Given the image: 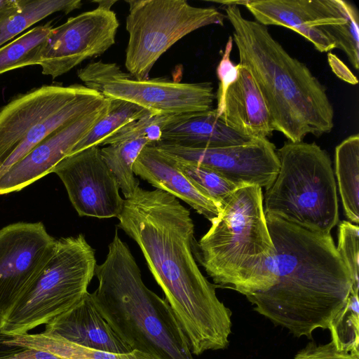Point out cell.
I'll use <instances>...</instances> for the list:
<instances>
[{
    "instance_id": "19",
    "label": "cell",
    "mask_w": 359,
    "mask_h": 359,
    "mask_svg": "<svg viewBox=\"0 0 359 359\" xmlns=\"http://www.w3.org/2000/svg\"><path fill=\"white\" fill-rule=\"evenodd\" d=\"M133 170L135 175L182 200L210 222L217 217L218 206L178 169L170 156L154 144L143 148Z\"/></svg>"
},
{
    "instance_id": "32",
    "label": "cell",
    "mask_w": 359,
    "mask_h": 359,
    "mask_svg": "<svg viewBox=\"0 0 359 359\" xmlns=\"http://www.w3.org/2000/svg\"><path fill=\"white\" fill-rule=\"evenodd\" d=\"M294 359H359V353L339 351L332 341L325 344L311 341L298 351Z\"/></svg>"
},
{
    "instance_id": "18",
    "label": "cell",
    "mask_w": 359,
    "mask_h": 359,
    "mask_svg": "<svg viewBox=\"0 0 359 359\" xmlns=\"http://www.w3.org/2000/svg\"><path fill=\"white\" fill-rule=\"evenodd\" d=\"M42 334L102 351L126 353L133 350L114 332L95 307L90 292L47 324Z\"/></svg>"
},
{
    "instance_id": "33",
    "label": "cell",
    "mask_w": 359,
    "mask_h": 359,
    "mask_svg": "<svg viewBox=\"0 0 359 359\" xmlns=\"http://www.w3.org/2000/svg\"><path fill=\"white\" fill-rule=\"evenodd\" d=\"M327 61L332 71L339 79L351 85L358 84L356 76L335 54L329 52Z\"/></svg>"
},
{
    "instance_id": "8",
    "label": "cell",
    "mask_w": 359,
    "mask_h": 359,
    "mask_svg": "<svg viewBox=\"0 0 359 359\" xmlns=\"http://www.w3.org/2000/svg\"><path fill=\"white\" fill-rule=\"evenodd\" d=\"M126 28L129 39L125 66L138 80L149 79L158 59L177 41L203 27L224 25L226 15L213 7L186 0H129Z\"/></svg>"
},
{
    "instance_id": "15",
    "label": "cell",
    "mask_w": 359,
    "mask_h": 359,
    "mask_svg": "<svg viewBox=\"0 0 359 359\" xmlns=\"http://www.w3.org/2000/svg\"><path fill=\"white\" fill-rule=\"evenodd\" d=\"M109 99L57 128L0 178V196L19 191L52 172L53 168L107 114Z\"/></svg>"
},
{
    "instance_id": "12",
    "label": "cell",
    "mask_w": 359,
    "mask_h": 359,
    "mask_svg": "<svg viewBox=\"0 0 359 359\" xmlns=\"http://www.w3.org/2000/svg\"><path fill=\"white\" fill-rule=\"evenodd\" d=\"M56 239L42 222H18L0 230V312L27 290L50 258Z\"/></svg>"
},
{
    "instance_id": "21",
    "label": "cell",
    "mask_w": 359,
    "mask_h": 359,
    "mask_svg": "<svg viewBox=\"0 0 359 359\" xmlns=\"http://www.w3.org/2000/svg\"><path fill=\"white\" fill-rule=\"evenodd\" d=\"M104 98L97 91L89 88L62 109L35 126L12 151L0 161V178L47 135L61 126L95 108Z\"/></svg>"
},
{
    "instance_id": "29",
    "label": "cell",
    "mask_w": 359,
    "mask_h": 359,
    "mask_svg": "<svg viewBox=\"0 0 359 359\" xmlns=\"http://www.w3.org/2000/svg\"><path fill=\"white\" fill-rule=\"evenodd\" d=\"M331 341L339 351L359 353L358 292H351L346 304L331 322Z\"/></svg>"
},
{
    "instance_id": "36",
    "label": "cell",
    "mask_w": 359,
    "mask_h": 359,
    "mask_svg": "<svg viewBox=\"0 0 359 359\" xmlns=\"http://www.w3.org/2000/svg\"><path fill=\"white\" fill-rule=\"evenodd\" d=\"M117 1L114 0H102V1H93L94 3L98 4V6L109 8L111 9V6L116 2Z\"/></svg>"
},
{
    "instance_id": "20",
    "label": "cell",
    "mask_w": 359,
    "mask_h": 359,
    "mask_svg": "<svg viewBox=\"0 0 359 359\" xmlns=\"http://www.w3.org/2000/svg\"><path fill=\"white\" fill-rule=\"evenodd\" d=\"M252 140L226 125L219 118L216 109H212L193 113L167 125L162 130L160 142L206 149L243 144Z\"/></svg>"
},
{
    "instance_id": "14",
    "label": "cell",
    "mask_w": 359,
    "mask_h": 359,
    "mask_svg": "<svg viewBox=\"0 0 359 359\" xmlns=\"http://www.w3.org/2000/svg\"><path fill=\"white\" fill-rule=\"evenodd\" d=\"M153 144L169 155L211 168L241 187L257 185L266 188L279 170L276 146L266 138L206 149L161 142Z\"/></svg>"
},
{
    "instance_id": "4",
    "label": "cell",
    "mask_w": 359,
    "mask_h": 359,
    "mask_svg": "<svg viewBox=\"0 0 359 359\" xmlns=\"http://www.w3.org/2000/svg\"><path fill=\"white\" fill-rule=\"evenodd\" d=\"M90 294L97 311L132 350L156 359H194L171 306L144 283L140 268L117 230L107 257L96 265Z\"/></svg>"
},
{
    "instance_id": "5",
    "label": "cell",
    "mask_w": 359,
    "mask_h": 359,
    "mask_svg": "<svg viewBox=\"0 0 359 359\" xmlns=\"http://www.w3.org/2000/svg\"><path fill=\"white\" fill-rule=\"evenodd\" d=\"M193 253L217 287L247 296L276 283L275 248L267 226L262 188L246 186L221 205Z\"/></svg>"
},
{
    "instance_id": "9",
    "label": "cell",
    "mask_w": 359,
    "mask_h": 359,
    "mask_svg": "<svg viewBox=\"0 0 359 359\" xmlns=\"http://www.w3.org/2000/svg\"><path fill=\"white\" fill-rule=\"evenodd\" d=\"M84 86L107 98L128 101L154 114L198 113L212 108L211 82L180 83L165 78L138 80L116 63L93 62L78 70Z\"/></svg>"
},
{
    "instance_id": "17",
    "label": "cell",
    "mask_w": 359,
    "mask_h": 359,
    "mask_svg": "<svg viewBox=\"0 0 359 359\" xmlns=\"http://www.w3.org/2000/svg\"><path fill=\"white\" fill-rule=\"evenodd\" d=\"M236 79L216 93V111L229 127L251 139L268 138L274 131L272 120L250 71L237 64Z\"/></svg>"
},
{
    "instance_id": "22",
    "label": "cell",
    "mask_w": 359,
    "mask_h": 359,
    "mask_svg": "<svg viewBox=\"0 0 359 359\" xmlns=\"http://www.w3.org/2000/svg\"><path fill=\"white\" fill-rule=\"evenodd\" d=\"M335 174L346 216L359 222V135H352L335 148Z\"/></svg>"
},
{
    "instance_id": "1",
    "label": "cell",
    "mask_w": 359,
    "mask_h": 359,
    "mask_svg": "<svg viewBox=\"0 0 359 359\" xmlns=\"http://www.w3.org/2000/svg\"><path fill=\"white\" fill-rule=\"evenodd\" d=\"M118 226L134 240L187 337L193 355L224 350L232 312L194 259V224L178 198L139 187L124 199Z\"/></svg>"
},
{
    "instance_id": "10",
    "label": "cell",
    "mask_w": 359,
    "mask_h": 359,
    "mask_svg": "<svg viewBox=\"0 0 359 359\" xmlns=\"http://www.w3.org/2000/svg\"><path fill=\"white\" fill-rule=\"evenodd\" d=\"M118 27L116 13L100 6L53 27L40 53L42 74L55 79L104 53L115 43Z\"/></svg>"
},
{
    "instance_id": "30",
    "label": "cell",
    "mask_w": 359,
    "mask_h": 359,
    "mask_svg": "<svg viewBox=\"0 0 359 359\" xmlns=\"http://www.w3.org/2000/svg\"><path fill=\"white\" fill-rule=\"evenodd\" d=\"M190 114H156L135 120L122 126L100 144L109 145L140 137H146L150 144H156L161 141L163 129L170 123L180 120Z\"/></svg>"
},
{
    "instance_id": "23",
    "label": "cell",
    "mask_w": 359,
    "mask_h": 359,
    "mask_svg": "<svg viewBox=\"0 0 359 359\" xmlns=\"http://www.w3.org/2000/svg\"><path fill=\"white\" fill-rule=\"evenodd\" d=\"M80 0H22L18 8L0 19V46L47 16L80 8Z\"/></svg>"
},
{
    "instance_id": "35",
    "label": "cell",
    "mask_w": 359,
    "mask_h": 359,
    "mask_svg": "<svg viewBox=\"0 0 359 359\" xmlns=\"http://www.w3.org/2000/svg\"><path fill=\"white\" fill-rule=\"evenodd\" d=\"M22 0H0V19L18 8Z\"/></svg>"
},
{
    "instance_id": "3",
    "label": "cell",
    "mask_w": 359,
    "mask_h": 359,
    "mask_svg": "<svg viewBox=\"0 0 359 359\" xmlns=\"http://www.w3.org/2000/svg\"><path fill=\"white\" fill-rule=\"evenodd\" d=\"M239 63L254 78L274 130L290 142L319 137L334 128V108L325 87L302 62L290 55L266 26L243 17L238 6H225Z\"/></svg>"
},
{
    "instance_id": "2",
    "label": "cell",
    "mask_w": 359,
    "mask_h": 359,
    "mask_svg": "<svg viewBox=\"0 0 359 359\" xmlns=\"http://www.w3.org/2000/svg\"><path fill=\"white\" fill-rule=\"evenodd\" d=\"M275 248V284L245 296L253 310L294 337L328 329L352 290L349 271L330 233L265 215Z\"/></svg>"
},
{
    "instance_id": "11",
    "label": "cell",
    "mask_w": 359,
    "mask_h": 359,
    "mask_svg": "<svg viewBox=\"0 0 359 359\" xmlns=\"http://www.w3.org/2000/svg\"><path fill=\"white\" fill-rule=\"evenodd\" d=\"M351 6L344 0H247L244 6L261 25L292 29L326 53L337 48Z\"/></svg>"
},
{
    "instance_id": "7",
    "label": "cell",
    "mask_w": 359,
    "mask_h": 359,
    "mask_svg": "<svg viewBox=\"0 0 359 359\" xmlns=\"http://www.w3.org/2000/svg\"><path fill=\"white\" fill-rule=\"evenodd\" d=\"M96 265L95 250L83 234L56 240L41 272L4 314L2 331L28 333L69 309L88 292Z\"/></svg>"
},
{
    "instance_id": "6",
    "label": "cell",
    "mask_w": 359,
    "mask_h": 359,
    "mask_svg": "<svg viewBox=\"0 0 359 359\" xmlns=\"http://www.w3.org/2000/svg\"><path fill=\"white\" fill-rule=\"evenodd\" d=\"M276 154L279 170L263 194L265 215L330 233L339 219L336 181L328 153L316 142L288 141Z\"/></svg>"
},
{
    "instance_id": "27",
    "label": "cell",
    "mask_w": 359,
    "mask_h": 359,
    "mask_svg": "<svg viewBox=\"0 0 359 359\" xmlns=\"http://www.w3.org/2000/svg\"><path fill=\"white\" fill-rule=\"evenodd\" d=\"M52 28L50 22H48L0 47V74L15 69L39 65L42 46Z\"/></svg>"
},
{
    "instance_id": "34",
    "label": "cell",
    "mask_w": 359,
    "mask_h": 359,
    "mask_svg": "<svg viewBox=\"0 0 359 359\" xmlns=\"http://www.w3.org/2000/svg\"><path fill=\"white\" fill-rule=\"evenodd\" d=\"M4 313L0 312V359H6L24 350L25 347L8 345L14 339V335L5 333L1 330Z\"/></svg>"
},
{
    "instance_id": "25",
    "label": "cell",
    "mask_w": 359,
    "mask_h": 359,
    "mask_svg": "<svg viewBox=\"0 0 359 359\" xmlns=\"http://www.w3.org/2000/svg\"><path fill=\"white\" fill-rule=\"evenodd\" d=\"M150 144L146 137L128 140L100 149L101 156L115 176L126 198L140 187L133 167L143 148Z\"/></svg>"
},
{
    "instance_id": "24",
    "label": "cell",
    "mask_w": 359,
    "mask_h": 359,
    "mask_svg": "<svg viewBox=\"0 0 359 359\" xmlns=\"http://www.w3.org/2000/svg\"><path fill=\"white\" fill-rule=\"evenodd\" d=\"M14 337L9 345L46 351L63 359H156L136 350L126 353H115L91 349L41 333H25Z\"/></svg>"
},
{
    "instance_id": "13",
    "label": "cell",
    "mask_w": 359,
    "mask_h": 359,
    "mask_svg": "<svg viewBox=\"0 0 359 359\" xmlns=\"http://www.w3.org/2000/svg\"><path fill=\"white\" fill-rule=\"evenodd\" d=\"M63 182L79 216L117 217L124 199L118 182L104 161L99 146H92L62 158L52 170Z\"/></svg>"
},
{
    "instance_id": "16",
    "label": "cell",
    "mask_w": 359,
    "mask_h": 359,
    "mask_svg": "<svg viewBox=\"0 0 359 359\" xmlns=\"http://www.w3.org/2000/svg\"><path fill=\"white\" fill-rule=\"evenodd\" d=\"M89 88L84 85L42 86L16 97L0 109V161L4 159L35 126Z\"/></svg>"
},
{
    "instance_id": "28",
    "label": "cell",
    "mask_w": 359,
    "mask_h": 359,
    "mask_svg": "<svg viewBox=\"0 0 359 359\" xmlns=\"http://www.w3.org/2000/svg\"><path fill=\"white\" fill-rule=\"evenodd\" d=\"M169 156L178 169L219 209L230 195L241 188L211 168Z\"/></svg>"
},
{
    "instance_id": "26",
    "label": "cell",
    "mask_w": 359,
    "mask_h": 359,
    "mask_svg": "<svg viewBox=\"0 0 359 359\" xmlns=\"http://www.w3.org/2000/svg\"><path fill=\"white\" fill-rule=\"evenodd\" d=\"M109 99V105L107 114L74 147L69 155L89 147L100 146L105 138L126 124L148 115L156 114L149 109L128 101L119 99Z\"/></svg>"
},
{
    "instance_id": "31",
    "label": "cell",
    "mask_w": 359,
    "mask_h": 359,
    "mask_svg": "<svg viewBox=\"0 0 359 359\" xmlns=\"http://www.w3.org/2000/svg\"><path fill=\"white\" fill-rule=\"evenodd\" d=\"M337 250L347 266L352 282L351 292L359 290V227L348 221L338 226Z\"/></svg>"
}]
</instances>
